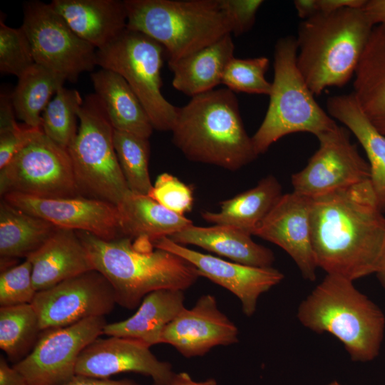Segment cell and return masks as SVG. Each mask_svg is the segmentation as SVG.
<instances>
[{
	"instance_id": "obj_32",
	"label": "cell",
	"mask_w": 385,
	"mask_h": 385,
	"mask_svg": "<svg viewBox=\"0 0 385 385\" xmlns=\"http://www.w3.org/2000/svg\"><path fill=\"white\" fill-rule=\"evenodd\" d=\"M41 332L31 304L0 307V348L9 359L19 361L24 359Z\"/></svg>"
},
{
	"instance_id": "obj_11",
	"label": "cell",
	"mask_w": 385,
	"mask_h": 385,
	"mask_svg": "<svg viewBox=\"0 0 385 385\" xmlns=\"http://www.w3.org/2000/svg\"><path fill=\"white\" fill-rule=\"evenodd\" d=\"M36 63L76 82L81 73L92 71L96 48L70 27L51 3L31 1L24 4L21 26Z\"/></svg>"
},
{
	"instance_id": "obj_33",
	"label": "cell",
	"mask_w": 385,
	"mask_h": 385,
	"mask_svg": "<svg viewBox=\"0 0 385 385\" xmlns=\"http://www.w3.org/2000/svg\"><path fill=\"white\" fill-rule=\"evenodd\" d=\"M83 100L74 89L61 87L41 114V129L51 140L68 150L78 130V111Z\"/></svg>"
},
{
	"instance_id": "obj_45",
	"label": "cell",
	"mask_w": 385,
	"mask_h": 385,
	"mask_svg": "<svg viewBox=\"0 0 385 385\" xmlns=\"http://www.w3.org/2000/svg\"><path fill=\"white\" fill-rule=\"evenodd\" d=\"M294 5L298 16L303 20L319 13L317 0H296Z\"/></svg>"
},
{
	"instance_id": "obj_42",
	"label": "cell",
	"mask_w": 385,
	"mask_h": 385,
	"mask_svg": "<svg viewBox=\"0 0 385 385\" xmlns=\"http://www.w3.org/2000/svg\"><path fill=\"white\" fill-rule=\"evenodd\" d=\"M0 385H29L24 376L0 356Z\"/></svg>"
},
{
	"instance_id": "obj_13",
	"label": "cell",
	"mask_w": 385,
	"mask_h": 385,
	"mask_svg": "<svg viewBox=\"0 0 385 385\" xmlns=\"http://www.w3.org/2000/svg\"><path fill=\"white\" fill-rule=\"evenodd\" d=\"M319 148L306 166L291 176L293 191L314 198L367 180L369 163L350 139V131L337 125L318 135Z\"/></svg>"
},
{
	"instance_id": "obj_46",
	"label": "cell",
	"mask_w": 385,
	"mask_h": 385,
	"mask_svg": "<svg viewBox=\"0 0 385 385\" xmlns=\"http://www.w3.org/2000/svg\"><path fill=\"white\" fill-rule=\"evenodd\" d=\"M169 385H217L213 379L203 381H195L186 372L175 374Z\"/></svg>"
},
{
	"instance_id": "obj_25",
	"label": "cell",
	"mask_w": 385,
	"mask_h": 385,
	"mask_svg": "<svg viewBox=\"0 0 385 385\" xmlns=\"http://www.w3.org/2000/svg\"><path fill=\"white\" fill-rule=\"evenodd\" d=\"M184 307L183 291L155 290L143 298L133 315L106 324L103 334L133 339L150 347L160 343L164 329Z\"/></svg>"
},
{
	"instance_id": "obj_48",
	"label": "cell",
	"mask_w": 385,
	"mask_h": 385,
	"mask_svg": "<svg viewBox=\"0 0 385 385\" xmlns=\"http://www.w3.org/2000/svg\"><path fill=\"white\" fill-rule=\"evenodd\" d=\"M327 385H342L339 382H338L337 381H334Z\"/></svg>"
},
{
	"instance_id": "obj_40",
	"label": "cell",
	"mask_w": 385,
	"mask_h": 385,
	"mask_svg": "<svg viewBox=\"0 0 385 385\" xmlns=\"http://www.w3.org/2000/svg\"><path fill=\"white\" fill-rule=\"evenodd\" d=\"M37 129L19 123L10 128L0 130V169L31 140Z\"/></svg>"
},
{
	"instance_id": "obj_22",
	"label": "cell",
	"mask_w": 385,
	"mask_h": 385,
	"mask_svg": "<svg viewBox=\"0 0 385 385\" xmlns=\"http://www.w3.org/2000/svg\"><path fill=\"white\" fill-rule=\"evenodd\" d=\"M251 235L230 225L200 227L192 225L168 237L177 244L196 245L240 264L272 267L274 261L273 252L254 242Z\"/></svg>"
},
{
	"instance_id": "obj_34",
	"label": "cell",
	"mask_w": 385,
	"mask_h": 385,
	"mask_svg": "<svg viewBox=\"0 0 385 385\" xmlns=\"http://www.w3.org/2000/svg\"><path fill=\"white\" fill-rule=\"evenodd\" d=\"M113 144L129 190L135 193L148 195L153 186L148 172V139L113 130Z\"/></svg>"
},
{
	"instance_id": "obj_18",
	"label": "cell",
	"mask_w": 385,
	"mask_h": 385,
	"mask_svg": "<svg viewBox=\"0 0 385 385\" xmlns=\"http://www.w3.org/2000/svg\"><path fill=\"white\" fill-rule=\"evenodd\" d=\"M312 198L294 191L282 194L252 235L271 242L294 260L302 277L316 279L317 268L311 237Z\"/></svg>"
},
{
	"instance_id": "obj_7",
	"label": "cell",
	"mask_w": 385,
	"mask_h": 385,
	"mask_svg": "<svg viewBox=\"0 0 385 385\" xmlns=\"http://www.w3.org/2000/svg\"><path fill=\"white\" fill-rule=\"evenodd\" d=\"M296 37L279 38L274 51V79L265 118L252 140L256 153L289 134L305 132L316 137L337 124L314 99L297 66Z\"/></svg>"
},
{
	"instance_id": "obj_3",
	"label": "cell",
	"mask_w": 385,
	"mask_h": 385,
	"mask_svg": "<svg viewBox=\"0 0 385 385\" xmlns=\"http://www.w3.org/2000/svg\"><path fill=\"white\" fill-rule=\"evenodd\" d=\"M174 145L190 160L237 170L255 160L238 100L230 89H213L178 108L172 129Z\"/></svg>"
},
{
	"instance_id": "obj_21",
	"label": "cell",
	"mask_w": 385,
	"mask_h": 385,
	"mask_svg": "<svg viewBox=\"0 0 385 385\" xmlns=\"http://www.w3.org/2000/svg\"><path fill=\"white\" fill-rule=\"evenodd\" d=\"M51 4L73 31L96 49L127 28L124 1L53 0Z\"/></svg>"
},
{
	"instance_id": "obj_15",
	"label": "cell",
	"mask_w": 385,
	"mask_h": 385,
	"mask_svg": "<svg viewBox=\"0 0 385 385\" xmlns=\"http://www.w3.org/2000/svg\"><path fill=\"white\" fill-rule=\"evenodd\" d=\"M1 198L58 228L88 232L107 240L123 237L118 208L108 202L83 196L41 198L14 192Z\"/></svg>"
},
{
	"instance_id": "obj_39",
	"label": "cell",
	"mask_w": 385,
	"mask_h": 385,
	"mask_svg": "<svg viewBox=\"0 0 385 385\" xmlns=\"http://www.w3.org/2000/svg\"><path fill=\"white\" fill-rule=\"evenodd\" d=\"M232 26V34L240 36L253 26L262 0H220Z\"/></svg>"
},
{
	"instance_id": "obj_37",
	"label": "cell",
	"mask_w": 385,
	"mask_h": 385,
	"mask_svg": "<svg viewBox=\"0 0 385 385\" xmlns=\"http://www.w3.org/2000/svg\"><path fill=\"white\" fill-rule=\"evenodd\" d=\"M36 291L32 279L29 259L1 271L0 274V305L9 307L31 304Z\"/></svg>"
},
{
	"instance_id": "obj_6",
	"label": "cell",
	"mask_w": 385,
	"mask_h": 385,
	"mask_svg": "<svg viewBox=\"0 0 385 385\" xmlns=\"http://www.w3.org/2000/svg\"><path fill=\"white\" fill-rule=\"evenodd\" d=\"M127 29L163 46L173 63L227 34L230 21L220 0H124Z\"/></svg>"
},
{
	"instance_id": "obj_17",
	"label": "cell",
	"mask_w": 385,
	"mask_h": 385,
	"mask_svg": "<svg viewBox=\"0 0 385 385\" xmlns=\"http://www.w3.org/2000/svg\"><path fill=\"white\" fill-rule=\"evenodd\" d=\"M123 372L150 376L153 385H169L175 373L170 364L160 361L145 344L130 338H97L81 353L76 374L108 378Z\"/></svg>"
},
{
	"instance_id": "obj_8",
	"label": "cell",
	"mask_w": 385,
	"mask_h": 385,
	"mask_svg": "<svg viewBox=\"0 0 385 385\" xmlns=\"http://www.w3.org/2000/svg\"><path fill=\"white\" fill-rule=\"evenodd\" d=\"M77 135L68 148L81 196L117 205L130 190L113 144V128L95 94L83 100Z\"/></svg>"
},
{
	"instance_id": "obj_19",
	"label": "cell",
	"mask_w": 385,
	"mask_h": 385,
	"mask_svg": "<svg viewBox=\"0 0 385 385\" xmlns=\"http://www.w3.org/2000/svg\"><path fill=\"white\" fill-rule=\"evenodd\" d=\"M238 329L218 308L215 297L201 296L193 307H184L164 329L160 343L185 357L202 356L212 348L238 342Z\"/></svg>"
},
{
	"instance_id": "obj_24",
	"label": "cell",
	"mask_w": 385,
	"mask_h": 385,
	"mask_svg": "<svg viewBox=\"0 0 385 385\" xmlns=\"http://www.w3.org/2000/svg\"><path fill=\"white\" fill-rule=\"evenodd\" d=\"M354 76L356 101L371 124L385 135V25L374 26Z\"/></svg>"
},
{
	"instance_id": "obj_47",
	"label": "cell",
	"mask_w": 385,
	"mask_h": 385,
	"mask_svg": "<svg viewBox=\"0 0 385 385\" xmlns=\"http://www.w3.org/2000/svg\"><path fill=\"white\" fill-rule=\"evenodd\" d=\"M375 274L376 275L380 284L385 290V247Z\"/></svg>"
},
{
	"instance_id": "obj_1",
	"label": "cell",
	"mask_w": 385,
	"mask_h": 385,
	"mask_svg": "<svg viewBox=\"0 0 385 385\" xmlns=\"http://www.w3.org/2000/svg\"><path fill=\"white\" fill-rule=\"evenodd\" d=\"M317 268L354 281L375 274L385 247V217L369 180L312 198Z\"/></svg>"
},
{
	"instance_id": "obj_43",
	"label": "cell",
	"mask_w": 385,
	"mask_h": 385,
	"mask_svg": "<svg viewBox=\"0 0 385 385\" xmlns=\"http://www.w3.org/2000/svg\"><path fill=\"white\" fill-rule=\"evenodd\" d=\"M366 0H317L319 12H332L344 8H362Z\"/></svg>"
},
{
	"instance_id": "obj_30",
	"label": "cell",
	"mask_w": 385,
	"mask_h": 385,
	"mask_svg": "<svg viewBox=\"0 0 385 385\" xmlns=\"http://www.w3.org/2000/svg\"><path fill=\"white\" fill-rule=\"evenodd\" d=\"M282 195L280 183L270 175L254 188L221 202L220 212L206 211L202 212V217L207 222L232 226L252 235Z\"/></svg>"
},
{
	"instance_id": "obj_23",
	"label": "cell",
	"mask_w": 385,
	"mask_h": 385,
	"mask_svg": "<svg viewBox=\"0 0 385 385\" xmlns=\"http://www.w3.org/2000/svg\"><path fill=\"white\" fill-rule=\"evenodd\" d=\"M328 114L344 125L364 150L370 168L369 182L382 212H385V135L360 108L353 93L333 96L327 101Z\"/></svg>"
},
{
	"instance_id": "obj_20",
	"label": "cell",
	"mask_w": 385,
	"mask_h": 385,
	"mask_svg": "<svg viewBox=\"0 0 385 385\" xmlns=\"http://www.w3.org/2000/svg\"><path fill=\"white\" fill-rule=\"evenodd\" d=\"M32 279L39 292L68 278L95 270L76 231L57 228L51 237L27 257Z\"/></svg>"
},
{
	"instance_id": "obj_4",
	"label": "cell",
	"mask_w": 385,
	"mask_h": 385,
	"mask_svg": "<svg viewBox=\"0 0 385 385\" xmlns=\"http://www.w3.org/2000/svg\"><path fill=\"white\" fill-rule=\"evenodd\" d=\"M374 26L362 8L319 12L302 20L296 61L314 96L349 82Z\"/></svg>"
},
{
	"instance_id": "obj_5",
	"label": "cell",
	"mask_w": 385,
	"mask_h": 385,
	"mask_svg": "<svg viewBox=\"0 0 385 385\" xmlns=\"http://www.w3.org/2000/svg\"><path fill=\"white\" fill-rule=\"evenodd\" d=\"M354 281L327 274L299 304V322L318 334L329 333L344 345L351 359L370 361L380 352L385 316Z\"/></svg>"
},
{
	"instance_id": "obj_14",
	"label": "cell",
	"mask_w": 385,
	"mask_h": 385,
	"mask_svg": "<svg viewBox=\"0 0 385 385\" xmlns=\"http://www.w3.org/2000/svg\"><path fill=\"white\" fill-rule=\"evenodd\" d=\"M115 304L111 284L96 270L37 292L31 302L41 332L69 326L91 317H105Z\"/></svg>"
},
{
	"instance_id": "obj_27",
	"label": "cell",
	"mask_w": 385,
	"mask_h": 385,
	"mask_svg": "<svg viewBox=\"0 0 385 385\" xmlns=\"http://www.w3.org/2000/svg\"><path fill=\"white\" fill-rule=\"evenodd\" d=\"M234 50L232 34H227L175 62L168 63L173 73V88L191 98L215 89L222 83L225 68L234 57Z\"/></svg>"
},
{
	"instance_id": "obj_29",
	"label": "cell",
	"mask_w": 385,
	"mask_h": 385,
	"mask_svg": "<svg viewBox=\"0 0 385 385\" xmlns=\"http://www.w3.org/2000/svg\"><path fill=\"white\" fill-rule=\"evenodd\" d=\"M53 224L11 205L0 202L1 265L17 258H27L57 230Z\"/></svg>"
},
{
	"instance_id": "obj_38",
	"label": "cell",
	"mask_w": 385,
	"mask_h": 385,
	"mask_svg": "<svg viewBox=\"0 0 385 385\" xmlns=\"http://www.w3.org/2000/svg\"><path fill=\"white\" fill-rule=\"evenodd\" d=\"M148 195L170 211L183 216L191 210L193 205L191 187L167 173L158 176Z\"/></svg>"
},
{
	"instance_id": "obj_26",
	"label": "cell",
	"mask_w": 385,
	"mask_h": 385,
	"mask_svg": "<svg viewBox=\"0 0 385 385\" xmlns=\"http://www.w3.org/2000/svg\"><path fill=\"white\" fill-rule=\"evenodd\" d=\"M95 94L103 104L114 130L145 138L154 129L138 96L118 73L105 68L91 74Z\"/></svg>"
},
{
	"instance_id": "obj_10",
	"label": "cell",
	"mask_w": 385,
	"mask_h": 385,
	"mask_svg": "<svg viewBox=\"0 0 385 385\" xmlns=\"http://www.w3.org/2000/svg\"><path fill=\"white\" fill-rule=\"evenodd\" d=\"M57 198L81 196L68 150L37 129L31 140L0 169V194Z\"/></svg>"
},
{
	"instance_id": "obj_44",
	"label": "cell",
	"mask_w": 385,
	"mask_h": 385,
	"mask_svg": "<svg viewBox=\"0 0 385 385\" xmlns=\"http://www.w3.org/2000/svg\"><path fill=\"white\" fill-rule=\"evenodd\" d=\"M362 9L374 25H385V0H366Z\"/></svg>"
},
{
	"instance_id": "obj_12",
	"label": "cell",
	"mask_w": 385,
	"mask_h": 385,
	"mask_svg": "<svg viewBox=\"0 0 385 385\" xmlns=\"http://www.w3.org/2000/svg\"><path fill=\"white\" fill-rule=\"evenodd\" d=\"M105 317L42 331L31 351L13 365L29 385H61L76 375L82 351L103 334Z\"/></svg>"
},
{
	"instance_id": "obj_31",
	"label": "cell",
	"mask_w": 385,
	"mask_h": 385,
	"mask_svg": "<svg viewBox=\"0 0 385 385\" xmlns=\"http://www.w3.org/2000/svg\"><path fill=\"white\" fill-rule=\"evenodd\" d=\"M66 81L59 73L35 63L19 78L11 94L16 117L29 127L41 128L43 110Z\"/></svg>"
},
{
	"instance_id": "obj_2",
	"label": "cell",
	"mask_w": 385,
	"mask_h": 385,
	"mask_svg": "<svg viewBox=\"0 0 385 385\" xmlns=\"http://www.w3.org/2000/svg\"><path fill=\"white\" fill-rule=\"evenodd\" d=\"M95 270L111 284L116 303L133 309L150 292L162 289L184 291L200 277L184 258L155 247L146 237L104 240L76 231Z\"/></svg>"
},
{
	"instance_id": "obj_36",
	"label": "cell",
	"mask_w": 385,
	"mask_h": 385,
	"mask_svg": "<svg viewBox=\"0 0 385 385\" xmlns=\"http://www.w3.org/2000/svg\"><path fill=\"white\" fill-rule=\"evenodd\" d=\"M36 63L29 40L21 26L14 29L0 21V71L21 76Z\"/></svg>"
},
{
	"instance_id": "obj_9",
	"label": "cell",
	"mask_w": 385,
	"mask_h": 385,
	"mask_svg": "<svg viewBox=\"0 0 385 385\" xmlns=\"http://www.w3.org/2000/svg\"><path fill=\"white\" fill-rule=\"evenodd\" d=\"M165 51L148 36L125 29L96 50V64L121 76L139 98L154 129L172 130L178 108L161 92L160 71Z\"/></svg>"
},
{
	"instance_id": "obj_35",
	"label": "cell",
	"mask_w": 385,
	"mask_h": 385,
	"mask_svg": "<svg viewBox=\"0 0 385 385\" xmlns=\"http://www.w3.org/2000/svg\"><path fill=\"white\" fill-rule=\"evenodd\" d=\"M269 66L270 60L265 56L250 58L234 56L225 68L222 83L233 92L269 96L272 83L265 78Z\"/></svg>"
},
{
	"instance_id": "obj_28",
	"label": "cell",
	"mask_w": 385,
	"mask_h": 385,
	"mask_svg": "<svg viewBox=\"0 0 385 385\" xmlns=\"http://www.w3.org/2000/svg\"><path fill=\"white\" fill-rule=\"evenodd\" d=\"M122 236L146 237L152 241L170 237L193 225L185 216L166 209L148 195L129 190L116 205Z\"/></svg>"
},
{
	"instance_id": "obj_16",
	"label": "cell",
	"mask_w": 385,
	"mask_h": 385,
	"mask_svg": "<svg viewBox=\"0 0 385 385\" xmlns=\"http://www.w3.org/2000/svg\"><path fill=\"white\" fill-rule=\"evenodd\" d=\"M153 245L174 253L196 267L200 276L233 293L240 301L243 313L253 315L260 296L280 283L284 276L272 267H252L231 262L210 255L190 250L174 242L168 237L153 241Z\"/></svg>"
},
{
	"instance_id": "obj_41",
	"label": "cell",
	"mask_w": 385,
	"mask_h": 385,
	"mask_svg": "<svg viewBox=\"0 0 385 385\" xmlns=\"http://www.w3.org/2000/svg\"><path fill=\"white\" fill-rule=\"evenodd\" d=\"M61 385H140L128 380H112L108 378H96L76 374L72 379Z\"/></svg>"
}]
</instances>
